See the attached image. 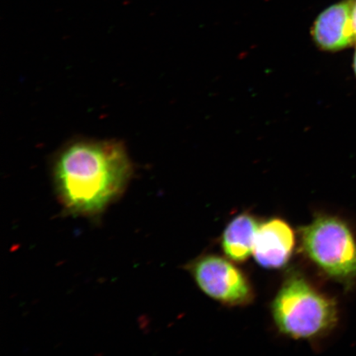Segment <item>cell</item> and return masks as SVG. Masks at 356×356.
<instances>
[{"label":"cell","instance_id":"cell-1","mask_svg":"<svg viewBox=\"0 0 356 356\" xmlns=\"http://www.w3.org/2000/svg\"><path fill=\"white\" fill-rule=\"evenodd\" d=\"M133 175L121 142L81 140L67 145L53 162L52 177L64 211L95 218L126 191Z\"/></svg>","mask_w":356,"mask_h":356},{"label":"cell","instance_id":"cell-2","mask_svg":"<svg viewBox=\"0 0 356 356\" xmlns=\"http://www.w3.org/2000/svg\"><path fill=\"white\" fill-rule=\"evenodd\" d=\"M273 314L280 331L296 339L321 335L337 321L335 304L298 275L289 278L280 289Z\"/></svg>","mask_w":356,"mask_h":356},{"label":"cell","instance_id":"cell-3","mask_svg":"<svg viewBox=\"0 0 356 356\" xmlns=\"http://www.w3.org/2000/svg\"><path fill=\"white\" fill-rule=\"evenodd\" d=\"M302 244L312 261L337 280L356 277V243L344 222L321 216L302 230Z\"/></svg>","mask_w":356,"mask_h":356},{"label":"cell","instance_id":"cell-4","mask_svg":"<svg viewBox=\"0 0 356 356\" xmlns=\"http://www.w3.org/2000/svg\"><path fill=\"white\" fill-rule=\"evenodd\" d=\"M190 270L200 289L212 299L236 305L250 301L252 289L248 280L225 258L213 255L200 258Z\"/></svg>","mask_w":356,"mask_h":356},{"label":"cell","instance_id":"cell-5","mask_svg":"<svg viewBox=\"0 0 356 356\" xmlns=\"http://www.w3.org/2000/svg\"><path fill=\"white\" fill-rule=\"evenodd\" d=\"M353 0L328 7L314 22L311 33L317 47L326 51H338L356 43L353 22Z\"/></svg>","mask_w":356,"mask_h":356},{"label":"cell","instance_id":"cell-6","mask_svg":"<svg viewBox=\"0 0 356 356\" xmlns=\"http://www.w3.org/2000/svg\"><path fill=\"white\" fill-rule=\"evenodd\" d=\"M295 246V234L287 222L273 219L258 228L252 255L257 264L267 269H277L286 264Z\"/></svg>","mask_w":356,"mask_h":356},{"label":"cell","instance_id":"cell-7","mask_svg":"<svg viewBox=\"0 0 356 356\" xmlns=\"http://www.w3.org/2000/svg\"><path fill=\"white\" fill-rule=\"evenodd\" d=\"M258 228L255 218L248 213L235 217L222 234V246L226 256L235 261L247 260L252 254Z\"/></svg>","mask_w":356,"mask_h":356},{"label":"cell","instance_id":"cell-8","mask_svg":"<svg viewBox=\"0 0 356 356\" xmlns=\"http://www.w3.org/2000/svg\"><path fill=\"white\" fill-rule=\"evenodd\" d=\"M353 22L355 33L356 35V0H355V1H354L353 8Z\"/></svg>","mask_w":356,"mask_h":356},{"label":"cell","instance_id":"cell-9","mask_svg":"<svg viewBox=\"0 0 356 356\" xmlns=\"http://www.w3.org/2000/svg\"><path fill=\"white\" fill-rule=\"evenodd\" d=\"M353 69H354V72H355V74L356 76V49H355L354 60H353Z\"/></svg>","mask_w":356,"mask_h":356}]
</instances>
